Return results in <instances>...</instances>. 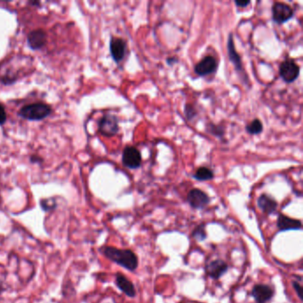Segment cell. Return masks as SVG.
Segmentation results:
<instances>
[{"instance_id":"1","label":"cell","mask_w":303,"mask_h":303,"mask_svg":"<svg viewBox=\"0 0 303 303\" xmlns=\"http://www.w3.org/2000/svg\"><path fill=\"white\" fill-rule=\"evenodd\" d=\"M101 254L109 261L117 263L127 270L135 271L139 266L138 257L133 251L128 249H118L112 246H103L101 249Z\"/></svg>"},{"instance_id":"2","label":"cell","mask_w":303,"mask_h":303,"mask_svg":"<svg viewBox=\"0 0 303 303\" xmlns=\"http://www.w3.org/2000/svg\"><path fill=\"white\" fill-rule=\"evenodd\" d=\"M52 108L49 105L43 102H35L32 104L25 105L19 110V116L31 121H39L50 116Z\"/></svg>"},{"instance_id":"3","label":"cell","mask_w":303,"mask_h":303,"mask_svg":"<svg viewBox=\"0 0 303 303\" xmlns=\"http://www.w3.org/2000/svg\"><path fill=\"white\" fill-rule=\"evenodd\" d=\"M227 49H228V55H229L230 61L233 64V66H234V68L236 70V72L239 74L241 78L244 80V84H246V83L248 84V77H247V75L244 72V66H243L241 56H240L239 54L236 52V49L234 37H233V34L232 33H231L230 36H229Z\"/></svg>"},{"instance_id":"4","label":"cell","mask_w":303,"mask_h":303,"mask_svg":"<svg viewBox=\"0 0 303 303\" xmlns=\"http://www.w3.org/2000/svg\"><path fill=\"white\" fill-rule=\"evenodd\" d=\"M98 128L102 135L109 137L115 136L119 131L118 118L111 114H106L100 119Z\"/></svg>"},{"instance_id":"5","label":"cell","mask_w":303,"mask_h":303,"mask_svg":"<svg viewBox=\"0 0 303 303\" xmlns=\"http://www.w3.org/2000/svg\"><path fill=\"white\" fill-rule=\"evenodd\" d=\"M279 75L286 83H293L300 75V66L293 60H285L279 66Z\"/></svg>"},{"instance_id":"6","label":"cell","mask_w":303,"mask_h":303,"mask_svg":"<svg viewBox=\"0 0 303 303\" xmlns=\"http://www.w3.org/2000/svg\"><path fill=\"white\" fill-rule=\"evenodd\" d=\"M294 16V10L285 3L276 2L272 6V19L277 24L289 21Z\"/></svg>"},{"instance_id":"7","label":"cell","mask_w":303,"mask_h":303,"mask_svg":"<svg viewBox=\"0 0 303 303\" xmlns=\"http://www.w3.org/2000/svg\"><path fill=\"white\" fill-rule=\"evenodd\" d=\"M123 165L129 169H137L141 165L140 151L133 146H127L123 151Z\"/></svg>"},{"instance_id":"8","label":"cell","mask_w":303,"mask_h":303,"mask_svg":"<svg viewBox=\"0 0 303 303\" xmlns=\"http://www.w3.org/2000/svg\"><path fill=\"white\" fill-rule=\"evenodd\" d=\"M187 201L193 209H204L210 203V198L203 190L193 189L188 193Z\"/></svg>"},{"instance_id":"9","label":"cell","mask_w":303,"mask_h":303,"mask_svg":"<svg viewBox=\"0 0 303 303\" xmlns=\"http://www.w3.org/2000/svg\"><path fill=\"white\" fill-rule=\"evenodd\" d=\"M217 67L216 59L211 55H207L201 60L199 64H197L195 66L194 71L200 77H204L215 72L217 70Z\"/></svg>"},{"instance_id":"10","label":"cell","mask_w":303,"mask_h":303,"mask_svg":"<svg viewBox=\"0 0 303 303\" xmlns=\"http://www.w3.org/2000/svg\"><path fill=\"white\" fill-rule=\"evenodd\" d=\"M110 55L116 63H120L126 55L127 43L120 37H111L109 43Z\"/></svg>"},{"instance_id":"11","label":"cell","mask_w":303,"mask_h":303,"mask_svg":"<svg viewBox=\"0 0 303 303\" xmlns=\"http://www.w3.org/2000/svg\"><path fill=\"white\" fill-rule=\"evenodd\" d=\"M228 269H229L228 264L224 261L218 259V260H214V261L210 262L206 265L205 271L211 278H213L214 280H217L228 271Z\"/></svg>"},{"instance_id":"12","label":"cell","mask_w":303,"mask_h":303,"mask_svg":"<svg viewBox=\"0 0 303 303\" xmlns=\"http://www.w3.org/2000/svg\"><path fill=\"white\" fill-rule=\"evenodd\" d=\"M28 45L32 50H39L45 46L47 41L46 32L42 30H35L28 34Z\"/></svg>"},{"instance_id":"13","label":"cell","mask_w":303,"mask_h":303,"mask_svg":"<svg viewBox=\"0 0 303 303\" xmlns=\"http://www.w3.org/2000/svg\"><path fill=\"white\" fill-rule=\"evenodd\" d=\"M252 295L257 303H266L274 296V290L269 285L259 284L254 285Z\"/></svg>"},{"instance_id":"14","label":"cell","mask_w":303,"mask_h":303,"mask_svg":"<svg viewBox=\"0 0 303 303\" xmlns=\"http://www.w3.org/2000/svg\"><path fill=\"white\" fill-rule=\"evenodd\" d=\"M276 225L280 231H299L302 229L303 224L300 220L288 217L280 213L277 217Z\"/></svg>"},{"instance_id":"15","label":"cell","mask_w":303,"mask_h":303,"mask_svg":"<svg viewBox=\"0 0 303 303\" xmlns=\"http://www.w3.org/2000/svg\"><path fill=\"white\" fill-rule=\"evenodd\" d=\"M116 285L120 291H122L124 294L127 295L130 298L135 297L136 290L134 284L131 281L127 278V276H124L121 273H118L116 275Z\"/></svg>"},{"instance_id":"16","label":"cell","mask_w":303,"mask_h":303,"mask_svg":"<svg viewBox=\"0 0 303 303\" xmlns=\"http://www.w3.org/2000/svg\"><path fill=\"white\" fill-rule=\"evenodd\" d=\"M257 204L259 208L263 211V213L267 214H272L276 212L277 208V202L270 196L267 194L261 195L257 200Z\"/></svg>"},{"instance_id":"17","label":"cell","mask_w":303,"mask_h":303,"mask_svg":"<svg viewBox=\"0 0 303 303\" xmlns=\"http://www.w3.org/2000/svg\"><path fill=\"white\" fill-rule=\"evenodd\" d=\"M213 177H214V172L213 170L206 167L198 168V170L193 174V178L200 181H209L213 179Z\"/></svg>"},{"instance_id":"18","label":"cell","mask_w":303,"mask_h":303,"mask_svg":"<svg viewBox=\"0 0 303 303\" xmlns=\"http://www.w3.org/2000/svg\"><path fill=\"white\" fill-rule=\"evenodd\" d=\"M245 130L249 135H260L263 131V122L258 118H256L252 122L249 123L248 125L245 127Z\"/></svg>"},{"instance_id":"19","label":"cell","mask_w":303,"mask_h":303,"mask_svg":"<svg viewBox=\"0 0 303 303\" xmlns=\"http://www.w3.org/2000/svg\"><path fill=\"white\" fill-rule=\"evenodd\" d=\"M205 224L204 223H200L199 225L195 228L194 231L192 232V236L195 239L198 241H204L207 237V233L205 230Z\"/></svg>"},{"instance_id":"20","label":"cell","mask_w":303,"mask_h":303,"mask_svg":"<svg viewBox=\"0 0 303 303\" xmlns=\"http://www.w3.org/2000/svg\"><path fill=\"white\" fill-rule=\"evenodd\" d=\"M206 131L208 132L210 135L218 138H222L225 134V130L223 127L213 123H209L206 125Z\"/></svg>"},{"instance_id":"21","label":"cell","mask_w":303,"mask_h":303,"mask_svg":"<svg viewBox=\"0 0 303 303\" xmlns=\"http://www.w3.org/2000/svg\"><path fill=\"white\" fill-rule=\"evenodd\" d=\"M184 112H185L186 118H188L189 120H192L198 115L197 109H195L194 107L190 104L185 105Z\"/></svg>"},{"instance_id":"22","label":"cell","mask_w":303,"mask_h":303,"mask_svg":"<svg viewBox=\"0 0 303 303\" xmlns=\"http://www.w3.org/2000/svg\"><path fill=\"white\" fill-rule=\"evenodd\" d=\"M41 206L45 211H48L51 209L55 208L56 204L54 202L53 199H44L41 201Z\"/></svg>"},{"instance_id":"23","label":"cell","mask_w":303,"mask_h":303,"mask_svg":"<svg viewBox=\"0 0 303 303\" xmlns=\"http://www.w3.org/2000/svg\"><path fill=\"white\" fill-rule=\"evenodd\" d=\"M6 119H7V115L5 107L4 105L0 103V125H4L6 122Z\"/></svg>"},{"instance_id":"24","label":"cell","mask_w":303,"mask_h":303,"mask_svg":"<svg viewBox=\"0 0 303 303\" xmlns=\"http://www.w3.org/2000/svg\"><path fill=\"white\" fill-rule=\"evenodd\" d=\"M293 286H294V291L296 292L300 300L303 301V287H302V285H300L297 281H294Z\"/></svg>"},{"instance_id":"25","label":"cell","mask_w":303,"mask_h":303,"mask_svg":"<svg viewBox=\"0 0 303 303\" xmlns=\"http://www.w3.org/2000/svg\"><path fill=\"white\" fill-rule=\"evenodd\" d=\"M235 4L238 7H246L251 4L250 1H235Z\"/></svg>"},{"instance_id":"26","label":"cell","mask_w":303,"mask_h":303,"mask_svg":"<svg viewBox=\"0 0 303 303\" xmlns=\"http://www.w3.org/2000/svg\"><path fill=\"white\" fill-rule=\"evenodd\" d=\"M175 62H176L175 58H169V59L168 60V64H170V65L174 64Z\"/></svg>"},{"instance_id":"27","label":"cell","mask_w":303,"mask_h":303,"mask_svg":"<svg viewBox=\"0 0 303 303\" xmlns=\"http://www.w3.org/2000/svg\"><path fill=\"white\" fill-rule=\"evenodd\" d=\"M30 4H31V5H40V2H31Z\"/></svg>"}]
</instances>
